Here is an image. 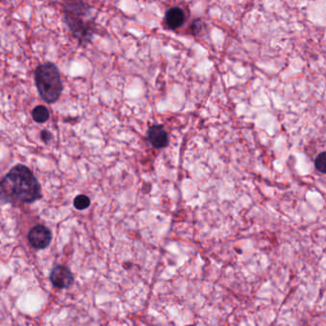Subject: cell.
Wrapping results in <instances>:
<instances>
[{"label": "cell", "instance_id": "obj_1", "mask_svg": "<svg viewBox=\"0 0 326 326\" xmlns=\"http://www.w3.org/2000/svg\"><path fill=\"white\" fill-rule=\"evenodd\" d=\"M41 198L40 184L25 165H15L0 180V204H28Z\"/></svg>", "mask_w": 326, "mask_h": 326}, {"label": "cell", "instance_id": "obj_2", "mask_svg": "<svg viewBox=\"0 0 326 326\" xmlns=\"http://www.w3.org/2000/svg\"><path fill=\"white\" fill-rule=\"evenodd\" d=\"M91 7L83 0H64V20L73 35L81 42L88 43L95 33V25L87 20Z\"/></svg>", "mask_w": 326, "mask_h": 326}, {"label": "cell", "instance_id": "obj_3", "mask_svg": "<svg viewBox=\"0 0 326 326\" xmlns=\"http://www.w3.org/2000/svg\"><path fill=\"white\" fill-rule=\"evenodd\" d=\"M35 82L40 97L49 104L57 102L61 95L63 85L59 68L52 62L36 67Z\"/></svg>", "mask_w": 326, "mask_h": 326}, {"label": "cell", "instance_id": "obj_4", "mask_svg": "<svg viewBox=\"0 0 326 326\" xmlns=\"http://www.w3.org/2000/svg\"><path fill=\"white\" fill-rule=\"evenodd\" d=\"M53 235L49 228L42 224L34 226L28 234V241L35 249L42 250L51 244Z\"/></svg>", "mask_w": 326, "mask_h": 326}, {"label": "cell", "instance_id": "obj_5", "mask_svg": "<svg viewBox=\"0 0 326 326\" xmlns=\"http://www.w3.org/2000/svg\"><path fill=\"white\" fill-rule=\"evenodd\" d=\"M50 280L55 287L59 289H65L70 287L74 283V276L69 268L63 265H58L52 270Z\"/></svg>", "mask_w": 326, "mask_h": 326}, {"label": "cell", "instance_id": "obj_6", "mask_svg": "<svg viewBox=\"0 0 326 326\" xmlns=\"http://www.w3.org/2000/svg\"><path fill=\"white\" fill-rule=\"evenodd\" d=\"M147 139L154 148L162 149L168 145L169 137L163 125H153L148 130Z\"/></svg>", "mask_w": 326, "mask_h": 326}, {"label": "cell", "instance_id": "obj_7", "mask_svg": "<svg viewBox=\"0 0 326 326\" xmlns=\"http://www.w3.org/2000/svg\"><path fill=\"white\" fill-rule=\"evenodd\" d=\"M164 20L170 29L175 30L185 22V12L179 7L170 8L165 13Z\"/></svg>", "mask_w": 326, "mask_h": 326}, {"label": "cell", "instance_id": "obj_8", "mask_svg": "<svg viewBox=\"0 0 326 326\" xmlns=\"http://www.w3.org/2000/svg\"><path fill=\"white\" fill-rule=\"evenodd\" d=\"M32 116H33V118H34L35 122L44 123L49 119L50 113H49V110L47 109L45 106L38 105L33 110Z\"/></svg>", "mask_w": 326, "mask_h": 326}, {"label": "cell", "instance_id": "obj_9", "mask_svg": "<svg viewBox=\"0 0 326 326\" xmlns=\"http://www.w3.org/2000/svg\"><path fill=\"white\" fill-rule=\"evenodd\" d=\"M90 205H91V200L85 195H80L74 200V206L76 207V209H87Z\"/></svg>", "mask_w": 326, "mask_h": 326}, {"label": "cell", "instance_id": "obj_10", "mask_svg": "<svg viewBox=\"0 0 326 326\" xmlns=\"http://www.w3.org/2000/svg\"><path fill=\"white\" fill-rule=\"evenodd\" d=\"M315 166L318 171H320L323 174H326V152L321 153L316 161H315Z\"/></svg>", "mask_w": 326, "mask_h": 326}, {"label": "cell", "instance_id": "obj_11", "mask_svg": "<svg viewBox=\"0 0 326 326\" xmlns=\"http://www.w3.org/2000/svg\"><path fill=\"white\" fill-rule=\"evenodd\" d=\"M202 28V21L200 19H197L194 21V23L192 24V31L193 34L198 35V33L201 31Z\"/></svg>", "mask_w": 326, "mask_h": 326}, {"label": "cell", "instance_id": "obj_12", "mask_svg": "<svg viewBox=\"0 0 326 326\" xmlns=\"http://www.w3.org/2000/svg\"><path fill=\"white\" fill-rule=\"evenodd\" d=\"M40 138L45 143H49L53 139V135L48 130H43V131H41Z\"/></svg>", "mask_w": 326, "mask_h": 326}]
</instances>
